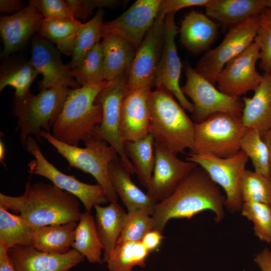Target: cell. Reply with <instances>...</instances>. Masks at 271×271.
I'll use <instances>...</instances> for the list:
<instances>
[{
  "instance_id": "obj_28",
  "label": "cell",
  "mask_w": 271,
  "mask_h": 271,
  "mask_svg": "<svg viewBox=\"0 0 271 271\" xmlns=\"http://www.w3.org/2000/svg\"><path fill=\"white\" fill-rule=\"evenodd\" d=\"M77 222L43 226L35 229L33 245L42 251L60 254L69 251L74 240Z\"/></svg>"
},
{
  "instance_id": "obj_17",
  "label": "cell",
  "mask_w": 271,
  "mask_h": 271,
  "mask_svg": "<svg viewBox=\"0 0 271 271\" xmlns=\"http://www.w3.org/2000/svg\"><path fill=\"white\" fill-rule=\"evenodd\" d=\"M161 2V0L136 1L119 16L104 22L103 35H117L137 50L158 17Z\"/></svg>"
},
{
  "instance_id": "obj_27",
  "label": "cell",
  "mask_w": 271,
  "mask_h": 271,
  "mask_svg": "<svg viewBox=\"0 0 271 271\" xmlns=\"http://www.w3.org/2000/svg\"><path fill=\"white\" fill-rule=\"evenodd\" d=\"M100 43L103 55L104 77L108 81L128 70L136 50L122 38L111 34L103 36Z\"/></svg>"
},
{
  "instance_id": "obj_46",
  "label": "cell",
  "mask_w": 271,
  "mask_h": 271,
  "mask_svg": "<svg viewBox=\"0 0 271 271\" xmlns=\"http://www.w3.org/2000/svg\"><path fill=\"white\" fill-rule=\"evenodd\" d=\"M253 260L260 271H271V249L264 248L255 256Z\"/></svg>"
},
{
  "instance_id": "obj_9",
  "label": "cell",
  "mask_w": 271,
  "mask_h": 271,
  "mask_svg": "<svg viewBox=\"0 0 271 271\" xmlns=\"http://www.w3.org/2000/svg\"><path fill=\"white\" fill-rule=\"evenodd\" d=\"M128 70L107 81L97 95L95 103L101 107L102 118L96 132L115 149L125 168L132 174L135 172L134 169L126 155L120 128L122 105L129 91L127 83Z\"/></svg>"
},
{
  "instance_id": "obj_6",
  "label": "cell",
  "mask_w": 271,
  "mask_h": 271,
  "mask_svg": "<svg viewBox=\"0 0 271 271\" xmlns=\"http://www.w3.org/2000/svg\"><path fill=\"white\" fill-rule=\"evenodd\" d=\"M40 135L66 160L69 168H76L91 175L105 191L109 202L117 201L118 197L109 178V166L118 155L97 132L84 142V148L65 144L44 130Z\"/></svg>"
},
{
  "instance_id": "obj_20",
  "label": "cell",
  "mask_w": 271,
  "mask_h": 271,
  "mask_svg": "<svg viewBox=\"0 0 271 271\" xmlns=\"http://www.w3.org/2000/svg\"><path fill=\"white\" fill-rule=\"evenodd\" d=\"M44 17L33 5L29 3L23 10L0 19V33L4 44L3 57L22 48L38 33Z\"/></svg>"
},
{
  "instance_id": "obj_33",
  "label": "cell",
  "mask_w": 271,
  "mask_h": 271,
  "mask_svg": "<svg viewBox=\"0 0 271 271\" xmlns=\"http://www.w3.org/2000/svg\"><path fill=\"white\" fill-rule=\"evenodd\" d=\"M34 230L20 215L0 205V245L8 250L18 245H33Z\"/></svg>"
},
{
  "instance_id": "obj_15",
  "label": "cell",
  "mask_w": 271,
  "mask_h": 271,
  "mask_svg": "<svg viewBox=\"0 0 271 271\" xmlns=\"http://www.w3.org/2000/svg\"><path fill=\"white\" fill-rule=\"evenodd\" d=\"M175 12L170 13L165 18L164 43L154 86H164L177 98L184 109L192 114L194 105L187 98L180 85L182 65L175 42L178 32L175 21Z\"/></svg>"
},
{
  "instance_id": "obj_40",
  "label": "cell",
  "mask_w": 271,
  "mask_h": 271,
  "mask_svg": "<svg viewBox=\"0 0 271 271\" xmlns=\"http://www.w3.org/2000/svg\"><path fill=\"white\" fill-rule=\"evenodd\" d=\"M154 229L152 215L143 210L127 212L117 244L127 241H141L148 232Z\"/></svg>"
},
{
  "instance_id": "obj_32",
  "label": "cell",
  "mask_w": 271,
  "mask_h": 271,
  "mask_svg": "<svg viewBox=\"0 0 271 271\" xmlns=\"http://www.w3.org/2000/svg\"><path fill=\"white\" fill-rule=\"evenodd\" d=\"M31 61L9 62L3 66L0 72V91L7 86L15 89L14 99L29 94L33 81L38 75Z\"/></svg>"
},
{
  "instance_id": "obj_51",
  "label": "cell",
  "mask_w": 271,
  "mask_h": 271,
  "mask_svg": "<svg viewBox=\"0 0 271 271\" xmlns=\"http://www.w3.org/2000/svg\"><path fill=\"white\" fill-rule=\"evenodd\" d=\"M266 7L271 9V0H266Z\"/></svg>"
},
{
  "instance_id": "obj_12",
  "label": "cell",
  "mask_w": 271,
  "mask_h": 271,
  "mask_svg": "<svg viewBox=\"0 0 271 271\" xmlns=\"http://www.w3.org/2000/svg\"><path fill=\"white\" fill-rule=\"evenodd\" d=\"M257 16L230 28L222 42L215 48L208 51L199 59L194 68L195 70L214 85L226 64L254 42Z\"/></svg>"
},
{
  "instance_id": "obj_13",
  "label": "cell",
  "mask_w": 271,
  "mask_h": 271,
  "mask_svg": "<svg viewBox=\"0 0 271 271\" xmlns=\"http://www.w3.org/2000/svg\"><path fill=\"white\" fill-rule=\"evenodd\" d=\"M165 38V18L158 16L136 50L128 70L129 90L154 84Z\"/></svg>"
},
{
  "instance_id": "obj_1",
  "label": "cell",
  "mask_w": 271,
  "mask_h": 271,
  "mask_svg": "<svg viewBox=\"0 0 271 271\" xmlns=\"http://www.w3.org/2000/svg\"><path fill=\"white\" fill-rule=\"evenodd\" d=\"M225 197L201 167L193 170L167 198L157 203L152 215L154 230L163 233L171 219H191L206 210L214 213L215 223L225 217Z\"/></svg>"
},
{
  "instance_id": "obj_37",
  "label": "cell",
  "mask_w": 271,
  "mask_h": 271,
  "mask_svg": "<svg viewBox=\"0 0 271 271\" xmlns=\"http://www.w3.org/2000/svg\"><path fill=\"white\" fill-rule=\"evenodd\" d=\"M240 150L250 159L255 171L271 177L268 151L258 129H246L240 140Z\"/></svg>"
},
{
  "instance_id": "obj_23",
  "label": "cell",
  "mask_w": 271,
  "mask_h": 271,
  "mask_svg": "<svg viewBox=\"0 0 271 271\" xmlns=\"http://www.w3.org/2000/svg\"><path fill=\"white\" fill-rule=\"evenodd\" d=\"M263 79L252 97L242 98L241 121L246 128H256L262 136L271 128V73Z\"/></svg>"
},
{
  "instance_id": "obj_4",
  "label": "cell",
  "mask_w": 271,
  "mask_h": 271,
  "mask_svg": "<svg viewBox=\"0 0 271 271\" xmlns=\"http://www.w3.org/2000/svg\"><path fill=\"white\" fill-rule=\"evenodd\" d=\"M107 81L71 89L51 133L65 144L78 146L96 133L102 118L101 107L96 98Z\"/></svg>"
},
{
  "instance_id": "obj_11",
  "label": "cell",
  "mask_w": 271,
  "mask_h": 271,
  "mask_svg": "<svg viewBox=\"0 0 271 271\" xmlns=\"http://www.w3.org/2000/svg\"><path fill=\"white\" fill-rule=\"evenodd\" d=\"M185 74L186 81L181 88L192 101L194 123H200L218 113L241 117L243 104L240 98L222 92L189 65L185 67Z\"/></svg>"
},
{
  "instance_id": "obj_7",
  "label": "cell",
  "mask_w": 271,
  "mask_h": 271,
  "mask_svg": "<svg viewBox=\"0 0 271 271\" xmlns=\"http://www.w3.org/2000/svg\"><path fill=\"white\" fill-rule=\"evenodd\" d=\"M246 129L241 117L226 113L211 115L195 123L194 143L190 153L230 157L240 151V140Z\"/></svg>"
},
{
  "instance_id": "obj_16",
  "label": "cell",
  "mask_w": 271,
  "mask_h": 271,
  "mask_svg": "<svg viewBox=\"0 0 271 271\" xmlns=\"http://www.w3.org/2000/svg\"><path fill=\"white\" fill-rule=\"evenodd\" d=\"M31 59L33 66L41 74L39 82L40 90L56 87H81L71 73L68 65L64 64L61 58L60 52L50 41L39 34L31 39Z\"/></svg>"
},
{
  "instance_id": "obj_18",
  "label": "cell",
  "mask_w": 271,
  "mask_h": 271,
  "mask_svg": "<svg viewBox=\"0 0 271 271\" xmlns=\"http://www.w3.org/2000/svg\"><path fill=\"white\" fill-rule=\"evenodd\" d=\"M155 163L147 194L158 203L169 197L198 165L154 142Z\"/></svg>"
},
{
  "instance_id": "obj_38",
  "label": "cell",
  "mask_w": 271,
  "mask_h": 271,
  "mask_svg": "<svg viewBox=\"0 0 271 271\" xmlns=\"http://www.w3.org/2000/svg\"><path fill=\"white\" fill-rule=\"evenodd\" d=\"M240 190L243 203L255 202L271 205V177L246 169Z\"/></svg>"
},
{
  "instance_id": "obj_10",
  "label": "cell",
  "mask_w": 271,
  "mask_h": 271,
  "mask_svg": "<svg viewBox=\"0 0 271 271\" xmlns=\"http://www.w3.org/2000/svg\"><path fill=\"white\" fill-rule=\"evenodd\" d=\"M25 148L34 157L28 165L30 174L43 176L59 189L76 196L82 203L86 212L90 213L95 205L109 202L105 191L99 184L82 182L74 176L58 170L44 157L37 140L32 136L28 138Z\"/></svg>"
},
{
  "instance_id": "obj_34",
  "label": "cell",
  "mask_w": 271,
  "mask_h": 271,
  "mask_svg": "<svg viewBox=\"0 0 271 271\" xmlns=\"http://www.w3.org/2000/svg\"><path fill=\"white\" fill-rule=\"evenodd\" d=\"M149 253L141 241L124 242L116 244L105 262L109 271H132L146 266Z\"/></svg>"
},
{
  "instance_id": "obj_30",
  "label": "cell",
  "mask_w": 271,
  "mask_h": 271,
  "mask_svg": "<svg viewBox=\"0 0 271 271\" xmlns=\"http://www.w3.org/2000/svg\"><path fill=\"white\" fill-rule=\"evenodd\" d=\"M72 249L81 254L89 262L102 263L103 247L90 213H82L75 230Z\"/></svg>"
},
{
  "instance_id": "obj_14",
  "label": "cell",
  "mask_w": 271,
  "mask_h": 271,
  "mask_svg": "<svg viewBox=\"0 0 271 271\" xmlns=\"http://www.w3.org/2000/svg\"><path fill=\"white\" fill-rule=\"evenodd\" d=\"M260 59L259 47L253 42L224 66L217 79L218 89L228 96L237 98L251 90L254 91L263 77L256 68V63Z\"/></svg>"
},
{
  "instance_id": "obj_8",
  "label": "cell",
  "mask_w": 271,
  "mask_h": 271,
  "mask_svg": "<svg viewBox=\"0 0 271 271\" xmlns=\"http://www.w3.org/2000/svg\"><path fill=\"white\" fill-rule=\"evenodd\" d=\"M186 160L200 166L225 192V208L231 213L240 212L243 203L241 183L248 158L240 150L234 155L220 158L208 153H189Z\"/></svg>"
},
{
  "instance_id": "obj_52",
  "label": "cell",
  "mask_w": 271,
  "mask_h": 271,
  "mask_svg": "<svg viewBox=\"0 0 271 271\" xmlns=\"http://www.w3.org/2000/svg\"><path fill=\"white\" fill-rule=\"evenodd\" d=\"M270 206H271V205H270Z\"/></svg>"
},
{
  "instance_id": "obj_26",
  "label": "cell",
  "mask_w": 271,
  "mask_h": 271,
  "mask_svg": "<svg viewBox=\"0 0 271 271\" xmlns=\"http://www.w3.org/2000/svg\"><path fill=\"white\" fill-rule=\"evenodd\" d=\"M94 208L96 227L103 247V261L106 262L117 244L127 212L117 201Z\"/></svg>"
},
{
  "instance_id": "obj_45",
  "label": "cell",
  "mask_w": 271,
  "mask_h": 271,
  "mask_svg": "<svg viewBox=\"0 0 271 271\" xmlns=\"http://www.w3.org/2000/svg\"><path fill=\"white\" fill-rule=\"evenodd\" d=\"M164 238V236L162 232L154 229L147 233L141 242L150 253L159 248Z\"/></svg>"
},
{
  "instance_id": "obj_2",
  "label": "cell",
  "mask_w": 271,
  "mask_h": 271,
  "mask_svg": "<svg viewBox=\"0 0 271 271\" xmlns=\"http://www.w3.org/2000/svg\"><path fill=\"white\" fill-rule=\"evenodd\" d=\"M79 199L52 183L31 184V176L24 193L18 196L0 193V205L18 212L34 229L54 224L78 222L82 212Z\"/></svg>"
},
{
  "instance_id": "obj_39",
  "label": "cell",
  "mask_w": 271,
  "mask_h": 271,
  "mask_svg": "<svg viewBox=\"0 0 271 271\" xmlns=\"http://www.w3.org/2000/svg\"><path fill=\"white\" fill-rule=\"evenodd\" d=\"M240 212L253 223L254 235L260 240L271 243V206L259 202H243Z\"/></svg>"
},
{
  "instance_id": "obj_44",
  "label": "cell",
  "mask_w": 271,
  "mask_h": 271,
  "mask_svg": "<svg viewBox=\"0 0 271 271\" xmlns=\"http://www.w3.org/2000/svg\"><path fill=\"white\" fill-rule=\"evenodd\" d=\"M209 0H161L158 16L165 18L172 12L193 6H205Z\"/></svg>"
},
{
  "instance_id": "obj_35",
  "label": "cell",
  "mask_w": 271,
  "mask_h": 271,
  "mask_svg": "<svg viewBox=\"0 0 271 271\" xmlns=\"http://www.w3.org/2000/svg\"><path fill=\"white\" fill-rule=\"evenodd\" d=\"M104 11L99 9L94 16L84 23L79 31L71 60L68 65L72 69L78 65L86 54L103 38Z\"/></svg>"
},
{
  "instance_id": "obj_5",
  "label": "cell",
  "mask_w": 271,
  "mask_h": 271,
  "mask_svg": "<svg viewBox=\"0 0 271 271\" xmlns=\"http://www.w3.org/2000/svg\"><path fill=\"white\" fill-rule=\"evenodd\" d=\"M69 87H56L30 93L21 99H14L12 113L17 118L16 131L24 148L27 139L34 136L41 142L42 130L50 132L70 91Z\"/></svg>"
},
{
  "instance_id": "obj_25",
  "label": "cell",
  "mask_w": 271,
  "mask_h": 271,
  "mask_svg": "<svg viewBox=\"0 0 271 271\" xmlns=\"http://www.w3.org/2000/svg\"><path fill=\"white\" fill-rule=\"evenodd\" d=\"M204 7L208 17L231 28L258 15L266 0H209Z\"/></svg>"
},
{
  "instance_id": "obj_24",
  "label": "cell",
  "mask_w": 271,
  "mask_h": 271,
  "mask_svg": "<svg viewBox=\"0 0 271 271\" xmlns=\"http://www.w3.org/2000/svg\"><path fill=\"white\" fill-rule=\"evenodd\" d=\"M219 25L206 14L192 10L181 22V43L189 51L199 53L207 50L215 40Z\"/></svg>"
},
{
  "instance_id": "obj_29",
  "label": "cell",
  "mask_w": 271,
  "mask_h": 271,
  "mask_svg": "<svg viewBox=\"0 0 271 271\" xmlns=\"http://www.w3.org/2000/svg\"><path fill=\"white\" fill-rule=\"evenodd\" d=\"M84 23L75 19H43L38 34L56 45L67 56L74 50L80 30Z\"/></svg>"
},
{
  "instance_id": "obj_42",
  "label": "cell",
  "mask_w": 271,
  "mask_h": 271,
  "mask_svg": "<svg viewBox=\"0 0 271 271\" xmlns=\"http://www.w3.org/2000/svg\"><path fill=\"white\" fill-rule=\"evenodd\" d=\"M74 18L86 20L96 9L115 8L119 4L116 0H65Z\"/></svg>"
},
{
  "instance_id": "obj_3",
  "label": "cell",
  "mask_w": 271,
  "mask_h": 271,
  "mask_svg": "<svg viewBox=\"0 0 271 271\" xmlns=\"http://www.w3.org/2000/svg\"><path fill=\"white\" fill-rule=\"evenodd\" d=\"M148 107L150 133L155 143L176 154L192 148L195 123L169 90L159 86L151 91Z\"/></svg>"
},
{
  "instance_id": "obj_50",
  "label": "cell",
  "mask_w": 271,
  "mask_h": 271,
  "mask_svg": "<svg viewBox=\"0 0 271 271\" xmlns=\"http://www.w3.org/2000/svg\"><path fill=\"white\" fill-rule=\"evenodd\" d=\"M5 144L2 140L0 141V162L2 164L6 166L4 163L5 157L6 153Z\"/></svg>"
},
{
  "instance_id": "obj_19",
  "label": "cell",
  "mask_w": 271,
  "mask_h": 271,
  "mask_svg": "<svg viewBox=\"0 0 271 271\" xmlns=\"http://www.w3.org/2000/svg\"><path fill=\"white\" fill-rule=\"evenodd\" d=\"M8 253L16 271H69L85 257L74 249L60 254L38 250L33 245H18Z\"/></svg>"
},
{
  "instance_id": "obj_31",
  "label": "cell",
  "mask_w": 271,
  "mask_h": 271,
  "mask_svg": "<svg viewBox=\"0 0 271 271\" xmlns=\"http://www.w3.org/2000/svg\"><path fill=\"white\" fill-rule=\"evenodd\" d=\"M126 156L132 163L141 185L148 189L155 163L154 140L150 133L136 141L124 143Z\"/></svg>"
},
{
  "instance_id": "obj_22",
  "label": "cell",
  "mask_w": 271,
  "mask_h": 271,
  "mask_svg": "<svg viewBox=\"0 0 271 271\" xmlns=\"http://www.w3.org/2000/svg\"><path fill=\"white\" fill-rule=\"evenodd\" d=\"M130 174L120 157L110 163L109 175L112 185L127 212L143 210L152 215L157 202L133 183Z\"/></svg>"
},
{
  "instance_id": "obj_43",
  "label": "cell",
  "mask_w": 271,
  "mask_h": 271,
  "mask_svg": "<svg viewBox=\"0 0 271 271\" xmlns=\"http://www.w3.org/2000/svg\"><path fill=\"white\" fill-rule=\"evenodd\" d=\"M44 19H75L63 0H30Z\"/></svg>"
},
{
  "instance_id": "obj_47",
  "label": "cell",
  "mask_w": 271,
  "mask_h": 271,
  "mask_svg": "<svg viewBox=\"0 0 271 271\" xmlns=\"http://www.w3.org/2000/svg\"><path fill=\"white\" fill-rule=\"evenodd\" d=\"M25 7L24 2L22 1H0V12L1 13H8L14 14L20 12Z\"/></svg>"
},
{
  "instance_id": "obj_41",
  "label": "cell",
  "mask_w": 271,
  "mask_h": 271,
  "mask_svg": "<svg viewBox=\"0 0 271 271\" xmlns=\"http://www.w3.org/2000/svg\"><path fill=\"white\" fill-rule=\"evenodd\" d=\"M259 47V66L264 73H271V9L265 8L257 16V26L254 40Z\"/></svg>"
},
{
  "instance_id": "obj_36",
  "label": "cell",
  "mask_w": 271,
  "mask_h": 271,
  "mask_svg": "<svg viewBox=\"0 0 271 271\" xmlns=\"http://www.w3.org/2000/svg\"><path fill=\"white\" fill-rule=\"evenodd\" d=\"M71 69L73 77L81 87L97 84L105 81L100 42L97 43L80 62Z\"/></svg>"
},
{
  "instance_id": "obj_21",
  "label": "cell",
  "mask_w": 271,
  "mask_h": 271,
  "mask_svg": "<svg viewBox=\"0 0 271 271\" xmlns=\"http://www.w3.org/2000/svg\"><path fill=\"white\" fill-rule=\"evenodd\" d=\"M151 87L129 90L122 105L120 128L124 143L139 140L150 133L148 99Z\"/></svg>"
},
{
  "instance_id": "obj_49",
  "label": "cell",
  "mask_w": 271,
  "mask_h": 271,
  "mask_svg": "<svg viewBox=\"0 0 271 271\" xmlns=\"http://www.w3.org/2000/svg\"><path fill=\"white\" fill-rule=\"evenodd\" d=\"M262 139L266 144L269 153V168L271 175V128L266 131L262 136Z\"/></svg>"
},
{
  "instance_id": "obj_48",
  "label": "cell",
  "mask_w": 271,
  "mask_h": 271,
  "mask_svg": "<svg viewBox=\"0 0 271 271\" xmlns=\"http://www.w3.org/2000/svg\"><path fill=\"white\" fill-rule=\"evenodd\" d=\"M8 250L0 245V271H16L9 258Z\"/></svg>"
}]
</instances>
